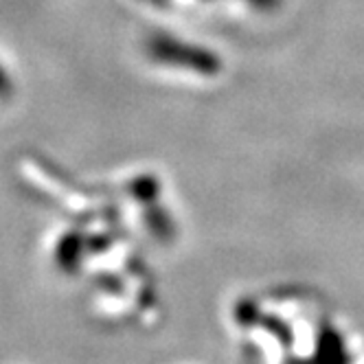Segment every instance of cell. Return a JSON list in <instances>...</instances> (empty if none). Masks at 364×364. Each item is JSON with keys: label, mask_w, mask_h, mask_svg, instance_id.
I'll use <instances>...</instances> for the list:
<instances>
[{"label": "cell", "mask_w": 364, "mask_h": 364, "mask_svg": "<svg viewBox=\"0 0 364 364\" xmlns=\"http://www.w3.org/2000/svg\"><path fill=\"white\" fill-rule=\"evenodd\" d=\"M244 3L259 14H272L283 5V0H244Z\"/></svg>", "instance_id": "6da1fadb"}]
</instances>
